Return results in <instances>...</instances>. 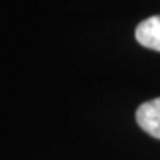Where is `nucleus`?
<instances>
[{"instance_id": "obj_1", "label": "nucleus", "mask_w": 160, "mask_h": 160, "mask_svg": "<svg viewBox=\"0 0 160 160\" xmlns=\"http://www.w3.org/2000/svg\"><path fill=\"white\" fill-rule=\"evenodd\" d=\"M136 121L149 136L160 139V98L142 103L136 111Z\"/></svg>"}, {"instance_id": "obj_2", "label": "nucleus", "mask_w": 160, "mask_h": 160, "mask_svg": "<svg viewBox=\"0 0 160 160\" xmlns=\"http://www.w3.org/2000/svg\"><path fill=\"white\" fill-rule=\"evenodd\" d=\"M136 39L141 46L160 52V15L141 21L136 28Z\"/></svg>"}]
</instances>
